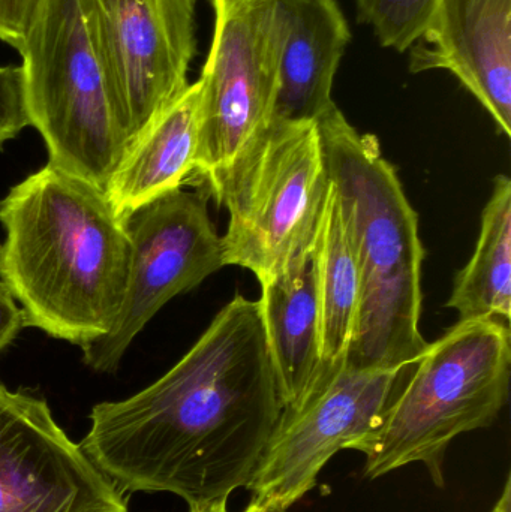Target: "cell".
Returning a JSON list of instances; mask_svg holds the SVG:
<instances>
[{
    "mask_svg": "<svg viewBox=\"0 0 511 512\" xmlns=\"http://www.w3.org/2000/svg\"><path fill=\"white\" fill-rule=\"evenodd\" d=\"M282 411L260 306L237 294L162 378L98 403L80 447L123 493L201 504L249 486Z\"/></svg>",
    "mask_w": 511,
    "mask_h": 512,
    "instance_id": "1",
    "label": "cell"
},
{
    "mask_svg": "<svg viewBox=\"0 0 511 512\" xmlns=\"http://www.w3.org/2000/svg\"><path fill=\"white\" fill-rule=\"evenodd\" d=\"M0 280L24 324L83 346L110 333L125 301L131 240L104 189L47 164L0 200Z\"/></svg>",
    "mask_w": 511,
    "mask_h": 512,
    "instance_id": "2",
    "label": "cell"
},
{
    "mask_svg": "<svg viewBox=\"0 0 511 512\" xmlns=\"http://www.w3.org/2000/svg\"><path fill=\"white\" fill-rule=\"evenodd\" d=\"M317 126L359 270V312L345 367L413 366L428 346L420 333L425 249L416 210L375 135L360 134L338 107Z\"/></svg>",
    "mask_w": 511,
    "mask_h": 512,
    "instance_id": "3",
    "label": "cell"
},
{
    "mask_svg": "<svg viewBox=\"0 0 511 512\" xmlns=\"http://www.w3.org/2000/svg\"><path fill=\"white\" fill-rule=\"evenodd\" d=\"M509 327L498 319L459 321L428 343L378 426L348 444L365 454L366 478L422 463L443 489L447 448L491 427L509 400Z\"/></svg>",
    "mask_w": 511,
    "mask_h": 512,
    "instance_id": "4",
    "label": "cell"
},
{
    "mask_svg": "<svg viewBox=\"0 0 511 512\" xmlns=\"http://www.w3.org/2000/svg\"><path fill=\"white\" fill-rule=\"evenodd\" d=\"M18 53L48 164L105 191L128 144L80 0H39Z\"/></svg>",
    "mask_w": 511,
    "mask_h": 512,
    "instance_id": "5",
    "label": "cell"
},
{
    "mask_svg": "<svg viewBox=\"0 0 511 512\" xmlns=\"http://www.w3.org/2000/svg\"><path fill=\"white\" fill-rule=\"evenodd\" d=\"M329 189L317 123L273 120L212 195L230 213L225 265L269 282L314 245Z\"/></svg>",
    "mask_w": 511,
    "mask_h": 512,
    "instance_id": "6",
    "label": "cell"
},
{
    "mask_svg": "<svg viewBox=\"0 0 511 512\" xmlns=\"http://www.w3.org/2000/svg\"><path fill=\"white\" fill-rule=\"evenodd\" d=\"M195 173L209 195L273 122L281 65L278 0H210Z\"/></svg>",
    "mask_w": 511,
    "mask_h": 512,
    "instance_id": "7",
    "label": "cell"
},
{
    "mask_svg": "<svg viewBox=\"0 0 511 512\" xmlns=\"http://www.w3.org/2000/svg\"><path fill=\"white\" fill-rule=\"evenodd\" d=\"M207 200L204 192L177 189L126 219L131 267L125 301L110 333L81 348L90 369L116 372L135 337L168 301L227 267Z\"/></svg>",
    "mask_w": 511,
    "mask_h": 512,
    "instance_id": "8",
    "label": "cell"
},
{
    "mask_svg": "<svg viewBox=\"0 0 511 512\" xmlns=\"http://www.w3.org/2000/svg\"><path fill=\"white\" fill-rule=\"evenodd\" d=\"M80 2L129 150L189 86L197 0Z\"/></svg>",
    "mask_w": 511,
    "mask_h": 512,
    "instance_id": "9",
    "label": "cell"
},
{
    "mask_svg": "<svg viewBox=\"0 0 511 512\" xmlns=\"http://www.w3.org/2000/svg\"><path fill=\"white\" fill-rule=\"evenodd\" d=\"M411 367V366H410ZM404 369H344L296 411H282L246 489L290 510L339 450L371 432L402 387Z\"/></svg>",
    "mask_w": 511,
    "mask_h": 512,
    "instance_id": "10",
    "label": "cell"
},
{
    "mask_svg": "<svg viewBox=\"0 0 511 512\" xmlns=\"http://www.w3.org/2000/svg\"><path fill=\"white\" fill-rule=\"evenodd\" d=\"M125 493L54 421L47 402L0 385V512H126Z\"/></svg>",
    "mask_w": 511,
    "mask_h": 512,
    "instance_id": "11",
    "label": "cell"
},
{
    "mask_svg": "<svg viewBox=\"0 0 511 512\" xmlns=\"http://www.w3.org/2000/svg\"><path fill=\"white\" fill-rule=\"evenodd\" d=\"M408 51L411 72L455 75L511 137V0H435Z\"/></svg>",
    "mask_w": 511,
    "mask_h": 512,
    "instance_id": "12",
    "label": "cell"
},
{
    "mask_svg": "<svg viewBox=\"0 0 511 512\" xmlns=\"http://www.w3.org/2000/svg\"><path fill=\"white\" fill-rule=\"evenodd\" d=\"M281 65L273 120L317 123L336 107L333 84L351 41L338 0H278Z\"/></svg>",
    "mask_w": 511,
    "mask_h": 512,
    "instance_id": "13",
    "label": "cell"
},
{
    "mask_svg": "<svg viewBox=\"0 0 511 512\" xmlns=\"http://www.w3.org/2000/svg\"><path fill=\"white\" fill-rule=\"evenodd\" d=\"M261 291L258 306L284 411H296L314 391L320 370L314 245L294 255Z\"/></svg>",
    "mask_w": 511,
    "mask_h": 512,
    "instance_id": "14",
    "label": "cell"
},
{
    "mask_svg": "<svg viewBox=\"0 0 511 512\" xmlns=\"http://www.w3.org/2000/svg\"><path fill=\"white\" fill-rule=\"evenodd\" d=\"M200 81L165 108L129 147L105 188L114 212L122 219L162 195L182 189L195 173L200 126Z\"/></svg>",
    "mask_w": 511,
    "mask_h": 512,
    "instance_id": "15",
    "label": "cell"
},
{
    "mask_svg": "<svg viewBox=\"0 0 511 512\" xmlns=\"http://www.w3.org/2000/svg\"><path fill=\"white\" fill-rule=\"evenodd\" d=\"M314 261L320 312V370L309 399L344 369L359 312V270L332 183L315 236Z\"/></svg>",
    "mask_w": 511,
    "mask_h": 512,
    "instance_id": "16",
    "label": "cell"
},
{
    "mask_svg": "<svg viewBox=\"0 0 511 512\" xmlns=\"http://www.w3.org/2000/svg\"><path fill=\"white\" fill-rule=\"evenodd\" d=\"M458 312L459 321L511 318V180L495 177L494 191L482 215L476 249L468 264L456 274L446 304Z\"/></svg>",
    "mask_w": 511,
    "mask_h": 512,
    "instance_id": "17",
    "label": "cell"
},
{
    "mask_svg": "<svg viewBox=\"0 0 511 512\" xmlns=\"http://www.w3.org/2000/svg\"><path fill=\"white\" fill-rule=\"evenodd\" d=\"M362 23L374 30L384 48L404 53L416 42L435 0H354Z\"/></svg>",
    "mask_w": 511,
    "mask_h": 512,
    "instance_id": "18",
    "label": "cell"
},
{
    "mask_svg": "<svg viewBox=\"0 0 511 512\" xmlns=\"http://www.w3.org/2000/svg\"><path fill=\"white\" fill-rule=\"evenodd\" d=\"M29 126L20 66H0V147Z\"/></svg>",
    "mask_w": 511,
    "mask_h": 512,
    "instance_id": "19",
    "label": "cell"
},
{
    "mask_svg": "<svg viewBox=\"0 0 511 512\" xmlns=\"http://www.w3.org/2000/svg\"><path fill=\"white\" fill-rule=\"evenodd\" d=\"M39 0H0V42L20 51Z\"/></svg>",
    "mask_w": 511,
    "mask_h": 512,
    "instance_id": "20",
    "label": "cell"
},
{
    "mask_svg": "<svg viewBox=\"0 0 511 512\" xmlns=\"http://www.w3.org/2000/svg\"><path fill=\"white\" fill-rule=\"evenodd\" d=\"M24 324L21 307L15 303L8 286L0 280V352L14 342Z\"/></svg>",
    "mask_w": 511,
    "mask_h": 512,
    "instance_id": "21",
    "label": "cell"
},
{
    "mask_svg": "<svg viewBox=\"0 0 511 512\" xmlns=\"http://www.w3.org/2000/svg\"><path fill=\"white\" fill-rule=\"evenodd\" d=\"M189 512H230L228 511V499H216V501L189 505ZM242 512H288V510L278 507V505L252 498L251 504Z\"/></svg>",
    "mask_w": 511,
    "mask_h": 512,
    "instance_id": "22",
    "label": "cell"
},
{
    "mask_svg": "<svg viewBox=\"0 0 511 512\" xmlns=\"http://www.w3.org/2000/svg\"><path fill=\"white\" fill-rule=\"evenodd\" d=\"M489 512H511V477H507L506 484H504L503 493L498 499L495 507Z\"/></svg>",
    "mask_w": 511,
    "mask_h": 512,
    "instance_id": "23",
    "label": "cell"
}]
</instances>
